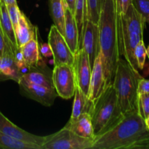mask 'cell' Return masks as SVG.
Here are the masks:
<instances>
[{
	"instance_id": "obj_13",
	"label": "cell",
	"mask_w": 149,
	"mask_h": 149,
	"mask_svg": "<svg viewBox=\"0 0 149 149\" xmlns=\"http://www.w3.org/2000/svg\"><path fill=\"white\" fill-rule=\"evenodd\" d=\"M108 83L105 74L104 66L102 62L101 56L99 52L92 68L91 79H90L88 93V98L90 99V100L93 102L96 100L104 91Z\"/></svg>"
},
{
	"instance_id": "obj_1",
	"label": "cell",
	"mask_w": 149,
	"mask_h": 149,
	"mask_svg": "<svg viewBox=\"0 0 149 149\" xmlns=\"http://www.w3.org/2000/svg\"><path fill=\"white\" fill-rule=\"evenodd\" d=\"M92 149H149V130L138 110L122 119L105 133L95 137Z\"/></svg>"
},
{
	"instance_id": "obj_19",
	"label": "cell",
	"mask_w": 149,
	"mask_h": 149,
	"mask_svg": "<svg viewBox=\"0 0 149 149\" xmlns=\"http://www.w3.org/2000/svg\"><path fill=\"white\" fill-rule=\"evenodd\" d=\"M0 26L4 33V42L10 47L15 54L17 49L15 33L10 20L7 5L2 0H0Z\"/></svg>"
},
{
	"instance_id": "obj_18",
	"label": "cell",
	"mask_w": 149,
	"mask_h": 149,
	"mask_svg": "<svg viewBox=\"0 0 149 149\" xmlns=\"http://www.w3.org/2000/svg\"><path fill=\"white\" fill-rule=\"evenodd\" d=\"M64 38L70 49L74 54L79 49V33L74 14L68 8L65 3V30Z\"/></svg>"
},
{
	"instance_id": "obj_20",
	"label": "cell",
	"mask_w": 149,
	"mask_h": 149,
	"mask_svg": "<svg viewBox=\"0 0 149 149\" xmlns=\"http://www.w3.org/2000/svg\"><path fill=\"white\" fill-rule=\"evenodd\" d=\"M25 63L29 68L36 66L40 63L41 54L39 52L37 38L33 39L20 47Z\"/></svg>"
},
{
	"instance_id": "obj_12",
	"label": "cell",
	"mask_w": 149,
	"mask_h": 149,
	"mask_svg": "<svg viewBox=\"0 0 149 149\" xmlns=\"http://www.w3.org/2000/svg\"><path fill=\"white\" fill-rule=\"evenodd\" d=\"M22 76L23 74L16 64L14 52L5 43L0 56V80H13L18 83Z\"/></svg>"
},
{
	"instance_id": "obj_8",
	"label": "cell",
	"mask_w": 149,
	"mask_h": 149,
	"mask_svg": "<svg viewBox=\"0 0 149 149\" xmlns=\"http://www.w3.org/2000/svg\"><path fill=\"white\" fill-rule=\"evenodd\" d=\"M48 44L52 52L54 65H74V54L67 45L64 36L55 25H52L49 30Z\"/></svg>"
},
{
	"instance_id": "obj_29",
	"label": "cell",
	"mask_w": 149,
	"mask_h": 149,
	"mask_svg": "<svg viewBox=\"0 0 149 149\" xmlns=\"http://www.w3.org/2000/svg\"><path fill=\"white\" fill-rule=\"evenodd\" d=\"M7 10H8L9 15H10V20L12 22L14 30L15 31L18 25V20H19V15H20V10L19 9L18 6H17V3L13 4H8L7 5Z\"/></svg>"
},
{
	"instance_id": "obj_36",
	"label": "cell",
	"mask_w": 149,
	"mask_h": 149,
	"mask_svg": "<svg viewBox=\"0 0 149 149\" xmlns=\"http://www.w3.org/2000/svg\"><path fill=\"white\" fill-rule=\"evenodd\" d=\"M146 124L147 127H148V130H149V116H148V119H147L146 120Z\"/></svg>"
},
{
	"instance_id": "obj_22",
	"label": "cell",
	"mask_w": 149,
	"mask_h": 149,
	"mask_svg": "<svg viewBox=\"0 0 149 149\" xmlns=\"http://www.w3.org/2000/svg\"><path fill=\"white\" fill-rule=\"evenodd\" d=\"M74 96V104H73L72 113L70 119H76L81 113L85 112L89 113L93 103V102L90 100L88 97L81 91V89L77 85Z\"/></svg>"
},
{
	"instance_id": "obj_17",
	"label": "cell",
	"mask_w": 149,
	"mask_h": 149,
	"mask_svg": "<svg viewBox=\"0 0 149 149\" xmlns=\"http://www.w3.org/2000/svg\"><path fill=\"white\" fill-rule=\"evenodd\" d=\"M17 47H20L33 39L38 38V29L30 22L29 19L20 10L18 25L15 31Z\"/></svg>"
},
{
	"instance_id": "obj_34",
	"label": "cell",
	"mask_w": 149,
	"mask_h": 149,
	"mask_svg": "<svg viewBox=\"0 0 149 149\" xmlns=\"http://www.w3.org/2000/svg\"><path fill=\"white\" fill-rule=\"evenodd\" d=\"M65 4L69 9L70 11L74 14V10H75V1L76 0H64Z\"/></svg>"
},
{
	"instance_id": "obj_30",
	"label": "cell",
	"mask_w": 149,
	"mask_h": 149,
	"mask_svg": "<svg viewBox=\"0 0 149 149\" xmlns=\"http://www.w3.org/2000/svg\"><path fill=\"white\" fill-rule=\"evenodd\" d=\"M118 14H125L132 4V0H115Z\"/></svg>"
},
{
	"instance_id": "obj_26",
	"label": "cell",
	"mask_w": 149,
	"mask_h": 149,
	"mask_svg": "<svg viewBox=\"0 0 149 149\" xmlns=\"http://www.w3.org/2000/svg\"><path fill=\"white\" fill-rule=\"evenodd\" d=\"M134 56L136 60L138 69H143L147 57V48L146 47L143 39L141 40L135 47L134 50Z\"/></svg>"
},
{
	"instance_id": "obj_28",
	"label": "cell",
	"mask_w": 149,
	"mask_h": 149,
	"mask_svg": "<svg viewBox=\"0 0 149 149\" xmlns=\"http://www.w3.org/2000/svg\"><path fill=\"white\" fill-rule=\"evenodd\" d=\"M132 4L149 25V0H132Z\"/></svg>"
},
{
	"instance_id": "obj_38",
	"label": "cell",
	"mask_w": 149,
	"mask_h": 149,
	"mask_svg": "<svg viewBox=\"0 0 149 149\" xmlns=\"http://www.w3.org/2000/svg\"><path fill=\"white\" fill-rule=\"evenodd\" d=\"M147 56H148V59H149V55H147Z\"/></svg>"
},
{
	"instance_id": "obj_32",
	"label": "cell",
	"mask_w": 149,
	"mask_h": 149,
	"mask_svg": "<svg viewBox=\"0 0 149 149\" xmlns=\"http://www.w3.org/2000/svg\"><path fill=\"white\" fill-rule=\"evenodd\" d=\"M39 49L41 55H42L45 58L52 56V50L48 43H42L39 45Z\"/></svg>"
},
{
	"instance_id": "obj_15",
	"label": "cell",
	"mask_w": 149,
	"mask_h": 149,
	"mask_svg": "<svg viewBox=\"0 0 149 149\" xmlns=\"http://www.w3.org/2000/svg\"><path fill=\"white\" fill-rule=\"evenodd\" d=\"M52 71L43 63H39L36 66L31 67L22 78L37 85L43 86L49 89H55L52 81Z\"/></svg>"
},
{
	"instance_id": "obj_4",
	"label": "cell",
	"mask_w": 149,
	"mask_h": 149,
	"mask_svg": "<svg viewBox=\"0 0 149 149\" xmlns=\"http://www.w3.org/2000/svg\"><path fill=\"white\" fill-rule=\"evenodd\" d=\"M141 78L138 70L126 60H119L112 84L123 114L138 110V84Z\"/></svg>"
},
{
	"instance_id": "obj_6",
	"label": "cell",
	"mask_w": 149,
	"mask_h": 149,
	"mask_svg": "<svg viewBox=\"0 0 149 149\" xmlns=\"http://www.w3.org/2000/svg\"><path fill=\"white\" fill-rule=\"evenodd\" d=\"M93 141L63 127L55 133L45 136L42 149H92Z\"/></svg>"
},
{
	"instance_id": "obj_24",
	"label": "cell",
	"mask_w": 149,
	"mask_h": 149,
	"mask_svg": "<svg viewBox=\"0 0 149 149\" xmlns=\"http://www.w3.org/2000/svg\"><path fill=\"white\" fill-rule=\"evenodd\" d=\"M0 148L2 149H42L36 144L27 143L0 132Z\"/></svg>"
},
{
	"instance_id": "obj_27",
	"label": "cell",
	"mask_w": 149,
	"mask_h": 149,
	"mask_svg": "<svg viewBox=\"0 0 149 149\" xmlns=\"http://www.w3.org/2000/svg\"><path fill=\"white\" fill-rule=\"evenodd\" d=\"M138 112L140 116L146 120L149 116V93L140 94L138 96Z\"/></svg>"
},
{
	"instance_id": "obj_7",
	"label": "cell",
	"mask_w": 149,
	"mask_h": 149,
	"mask_svg": "<svg viewBox=\"0 0 149 149\" xmlns=\"http://www.w3.org/2000/svg\"><path fill=\"white\" fill-rule=\"evenodd\" d=\"M52 81L58 95L70 99L74 95L77 81L73 65L61 64L55 65L52 71Z\"/></svg>"
},
{
	"instance_id": "obj_14",
	"label": "cell",
	"mask_w": 149,
	"mask_h": 149,
	"mask_svg": "<svg viewBox=\"0 0 149 149\" xmlns=\"http://www.w3.org/2000/svg\"><path fill=\"white\" fill-rule=\"evenodd\" d=\"M87 54L90 65L93 68L95 61L100 52L98 39V26L87 20L83 34L81 47Z\"/></svg>"
},
{
	"instance_id": "obj_31",
	"label": "cell",
	"mask_w": 149,
	"mask_h": 149,
	"mask_svg": "<svg viewBox=\"0 0 149 149\" xmlns=\"http://www.w3.org/2000/svg\"><path fill=\"white\" fill-rule=\"evenodd\" d=\"M149 93V79H145L142 77L138 81V94Z\"/></svg>"
},
{
	"instance_id": "obj_10",
	"label": "cell",
	"mask_w": 149,
	"mask_h": 149,
	"mask_svg": "<svg viewBox=\"0 0 149 149\" xmlns=\"http://www.w3.org/2000/svg\"><path fill=\"white\" fill-rule=\"evenodd\" d=\"M17 84L23 95L36 100L43 106H52L58 95L55 89H49L43 86L33 84L23 79L22 77Z\"/></svg>"
},
{
	"instance_id": "obj_37",
	"label": "cell",
	"mask_w": 149,
	"mask_h": 149,
	"mask_svg": "<svg viewBox=\"0 0 149 149\" xmlns=\"http://www.w3.org/2000/svg\"><path fill=\"white\" fill-rule=\"evenodd\" d=\"M147 55H149V46L147 48Z\"/></svg>"
},
{
	"instance_id": "obj_9",
	"label": "cell",
	"mask_w": 149,
	"mask_h": 149,
	"mask_svg": "<svg viewBox=\"0 0 149 149\" xmlns=\"http://www.w3.org/2000/svg\"><path fill=\"white\" fill-rule=\"evenodd\" d=\"M73 67L75 73L77 85L88 97L92 67L87 52L82 48L78 49V51L74 54Z\"/></svg>"
},
{
	"instance_id": "obj_2",
	"label": "cell",
	"mask_w": 149,
	"mask_h": 149,
	"mask_svg": "<svg viewBox=\"0 0 149 149\" xmlns=\"http://www.w3.org/2000/svg\"><path fill=\"white\" fill-rule=\"evenodd\" d=\"M99 49L108 84L113 82L116 65L122 58L119 14L115 0H103L98 23Z\"/></svg>"
},
{
	"instance_id": "obj_25",
	"label": "cell",
	"mask_w": 149,
	"mask_h": 149,
	"mask_svg": "<svg viewBox=\"0 0 149 149\" xmlns=\"http://www.w3.org/2000/svg\"><path fill=\"white\" fill-rule=\"evenodd\" d=\"M87 1V20L93 23H98L103 0H86Z\"/></svg>"
},
{
	"instance_id": "obj_23",
	"label": "cell",
	"mask_w": 149,
	"mask_h": 149,
	"mask_svg": "<svg viewBox=\"0 0 149 149\" xmlns=\"http://www.w3.org/2000/svg\"><path fill=\"white\" fill-rule=\"evenodd\" d=\"M74 17L77 23L79 33V49L81 47L83 34L86 23L87 22V1L86 0H76L75 10H74Z\"/></svg>"
},
{
	"instance_id": "obj_11",
	"label": "cell",
	"mask_w": 149,
	"mask_h": 149,
	"mask_svg": "<svg viewBox=\"0 0 149 149\" xmlns=\"http://www.w3.org/2000/svg\"><path fill=\"white\" fill-rule=\"evenodd\" d=\"M0 132L25 142L36 144L41 146V148L42 147L45 140V137L33 135L18 127L17 125L10 122V120H9L1 111H0Z\"/></svg>"
},
{
	"instance_id": "obj_5",
	"label": "cell",
	"mask_w": 149,
	"mask_h": 149,
	"mask_svg": "<svg viewBox=\"0 0 149 149\" xmlns=\"http://www.w3.org/2000/svg\"><path fill=\"white\" fill-rule=\"evenodd\" d=\"M145 18L131 4L125 14H119V29L120 49L122 56L138 71L134 50L138 43L143 40L146 26Z\"/></svg>"
},
{
	"instance_id": "obj_3",
	"label": "cell",
	"mask_w": 149,
	"mask_h": 149,
	"mask_svg": "<svg viewBox=\"0 0 149 149\" xmlns=\"http://www.w3.org/2000/svg\"><path fill=\"white\" fill-rule=\"evenodd\" d=\"M95 137L114 127L123 117L113 84H108L104 91L92 103L89 111Z\"/></svg>"
},
{
	"instance_id": "obj_21",
	"label": "cell",
	"mask_w": 149,
	"mask_h": 149,
	"mask_svg": "<svg viewBox=\"0 0 149 149\" xmlns=\"http://www.w3.org/2000/svg\"><path fill=\"white\" fill-rule=\"evenodd\" d=\"M50 15L54 25L64 36L65 30V1L64 0H49Z\"/></svg>"
},
{
	"instance_id": "obj_33",
	"label": "cell",
	"mask_w": 149,
	"mask_h": 149,
	"mask_svg": "<svg viewBox=\"0 0 149 149\" xmlns=\"http://www.w3.org/2000/svg\"><path fill=\"white\" fill-rule=\"evenodd\" d=\"M4 45H5V42H4V33H3L2 29H1V26H0V56L2 54L3 50H4Z\"/></svg>"
},
{
	"instance_id": "obj_16",
	"label": "cell",
	"mask_w": 149,
	"mask_h": 149,
	"mask_svg": "<svg viewBox=\"0 0 149 149\" xmlns=\"http://www.w3.org/2000/svg\"><path fill=\"white\" fill-rule=\"evenodd\" d=\"M64 127L69 129L79 136L94 140L95 135L93 130L91 116L88 112L81 113L76 119H70Z\"/></svg>"
},
{
	"instance_id": "obj_35",
	"label": "cell",
	"mask_w": 149,
	"mask_h": 149,
	"mask_svg": "<svg viewBox=\"0 0 149 149\" xmlns=\"http://www.w3.org/2000/svg\"><path fill=\"white\" fill-rule=\"evenodd\" d=\"M4 3L6 4V5H8V4H13L17 3L16 0H2Z\"/></svg>"
}]
</instances>
